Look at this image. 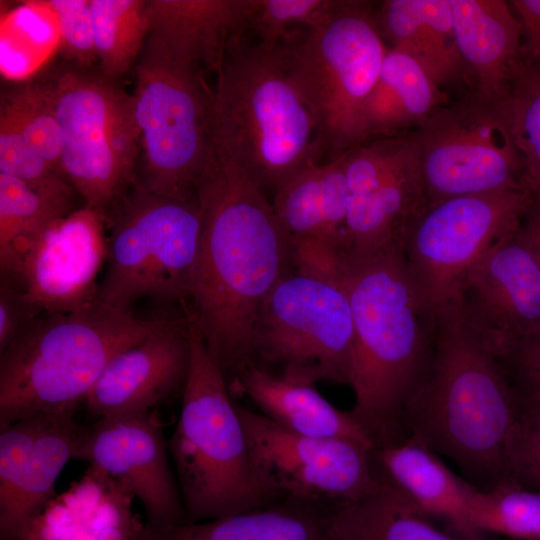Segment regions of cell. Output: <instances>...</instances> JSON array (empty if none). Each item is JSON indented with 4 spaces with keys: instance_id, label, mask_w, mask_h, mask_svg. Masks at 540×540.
I'll list each match as a JSON object with an SVG mask.
<instances>
[{
    "instance_id": "6da1fadb",
    "label": "cell",
    "mask_w": 540,
    "mask_h": 540,
    "mask_svg": "<svg viewBox=\"0 0 540 540\" xmlns=\"http://www.w3.org/2000/svg\"><path fill=\"white\" fill-rule=\"evenodd\" d=\"M201 232L191 312L228 388L252 363L264 301L294 272L290 237L264 191L215 157L197 189Z\"/></svg>"
},
{
    "instance_id": "7a4b0ae2",
    "label": "cell",
    "mask_w": 540,
    "mask_h": 540,
    "mask_svg": "<svg viewBox=\"0 0 540 540\" xmlns=\"http://www.w3.org/2000/svg\"><path fill=\"white\" fill-rule=\"evenodd\" d=\"M343 287L354 329L349 412L381 448L407 437L405 412L431 365L436 315L415 288L403 249L349 258Z\"/></svg>"
},
{
    "instance_id": "3957f363",
    "label": "cell",
    "mask_w": 540,
    "mask_h": 540,
    "mask_svg": "<svg viewBox=\"0 0 540 540\" xmlns=\"http://www.w3.org/2000/svg\"><path fill=\"white\" fill-rule=\"evenodd\" d=\"M518 404L495 352L452 302L436 313L428 374L409 402L407 437L454 462L482 491L510 482L506 445Z\"/></svg>"
},
{
    "instance_id": "277c9868",
    "label": "cell",
    "mask_w": 540,
    "mask_h": 540,
    "mask_svg": "<svg viewBox=\"0 0 540 540\" xmlns=\"http://www.w3.org/2000/svg\"><path fill=\"white\" fill-rule=\"evenodd\" d=\"M215 74L216 158L274 193L297 172L319 163L323 150L315 122L276 46L236 39Z\"/></svg>"
},
{
    "instance_id": "5b68a950",
    "label": "cell",
    "mask_w": 540,
    "mask_h": 540,
    "mask_svg": "<svg viewBox=\"0 0 540 540\" xmlns=\"http://www.w3.org/2000/svg\"><path fill=\"white\" fill-rule=\"evenodd\" d=\"M164 320L138 319L96 300L71 312L44 311L0 352V428L76 410L111 359Z\"/></svg>"
},
{
    "instance_id": "8992f818",
    "label": "cell",
    "mask_w": 540,
    "mask_h": 540,
    "mask_svg": "<svg viewBox=\"0 0 540 540\" xmlns=\"http://www.w3.org/2000/svg\"><path fill=\"white\" fill-rule=\"evenodd\" d=\"M189 315L191 364L168 441L188 521L225 518L280 502L255 469L236 403Z\"/></svg>"
},
{
    "instance_id": "52a82bcc",
    "label": "cell",
    "mask_w": 540,
    "mask_h": 540,
    "mask_svg": "<svg viewBox=\"0 0 540 540\" xmlns=\"http://www.w3.org/2000/svg\"><path fill=\"white\" fill-rule=\"evenodd\" d=\"M276 48L328 160L369 141L365 106L388 50L372 4L340 0L324 23L289 31Z\"/></svg>"
},
{
    "instance_id": "ba28073f",
    "label": "cell",
    "mask_w": 540,
    "mask_h": 540,
    "mask_svg": "<svg viewBox=\"0 0 540 540\" xmlns=\"http://www.w3.org/2000/svg\"><path fill=\"white\" fill-rule=\"evenodd\" d=\"M105 219L106 271L95 300L129 314L141 299L188 311L201 232L198 200L158 195L134 183Z\"/></svg>"
},
{
    "instance_id": "9c48e42d",
    "label": "cell",
    "mask_w": 540,
    "mask_h": 540,
    "mask_svg": "<svg viewBox=\"0 0 540 540\" xmlns=\"http://www.w3.org/2000/svg\"><path fill=\"white\" fill-rule=\"evenodd\" d=\"M205 74L146 40L135 65L132 95L142 150L135 183L152 193L197 199L198 186L215 159L213 88Z\"/></svg>"
},
{
    "instance_id": "30bf717a",
    "label": "cell",
    "mask_w": 540,
    "mask_h": 540,
    "mask_svg": "<svg viewBox=\"0 0 540 540\" xmlns=\"http://www.w3.org/2000/svg\"><path fill=\"white\" fill-rule=\"evenodd\" d=\"M48 82L61 131V174L84 206L105 216L136 182L140 133L133 97L104 75L82 70Z\"/></svg>"
},
{
    "instance_id": "8fae6325",
    "label": "cell",
    "mask_w": 540,
    "mask_h": 540,
    "mask_svg": "<svg viewBox=\"0 0 540 540\" xmlns=\"http://www.w3.org/2000/svg\"><path fill=\"white\" fill-rule=\"evenodd\" d=\"M353 342L352 311L344 287L294 271L264 301L251 364L294 383L349 386Z\"/></svg>"
},
{
    "instance_id": "7c38bea8",
    "label": "cell",
    "mask_w": 540,
    "mask_h": 540,
    "mask_svg": "<svg viewBox=\"0 0 540 540\" xmlns=\"http://www.w3.org/2000/svg\"><path fill=\"white\" fill-rule=\"evenodd\" d=\"M413 137L428 206L461 196L526 189L523 160L499 102L471 93L441 107Z\"/></svg>"
},
{
    "instance_id": "4fadbf2b",
    "label": "cell",
    "mask_w": 540,
    "mask_h": 540,
    "mask_svg": "<svg viewBox=\"0 0 540 540\" xmlns=\"http://www.w3.org/2000/svg\"><path fill=\"white\" fill-rule=\"evenodd\" d=\"M532 202L526 189L461 196L428 206L412 223L404 259L432 313L456 300L467 272L492 244L520 225Z\"/></svg>"
},
{
    "instance_id": "5bb4252c",
    "label": "cell",
    "mask_w": 540,
    "mask_h": 540,
    "mask_svg": "<svg viewBox=\"0 0 540 540\" xmlns=\"http://www.w3.org/2000/svg\"><path fill=\"white\" fill-rule=\"evenodd\" d=\"M255 469L282 500L333 507L382 487L371 450L336 438L304 436L236 404Z\"/></svg>"
},
{
    "instance_id": "9a60e30c",
    "label": "cell",
    "mask_w": 540,
    "mask_h": 540,
    "mask_svg": "<svg viewBox=\"0 0 540 540\" xmlns=\"http://www.w3.org/2000/svg\"><path fill=\"white\" fill-rule=\"evenodd\" d=\"M343 158L348 258L403 249L410 226L428 207L413 134L367 141Z\"/></svg>"
},
{
    "instance_id": "2e32d148",
    "label": "cell",
    "mask_w": 540,
    "mask_h": 540,
    "mask_svg": "<svg viewBox=\"0 0 540 540\" xmlns=\"http://www.w3.org/2000/svg\"><path fill=\"white\" fill-rule=\"evenodd\" d=\"M155 411L98 418L84 427L75 458L127 486L152 528L189 522Z\"/></svg>"
},
{
    "instance_id": "e0dca14e",
    "label": "cell",
    "mask_w": 540,
    "mask_h": 540,
    "mask_svg": "<svg viewBox=\"0 0 540 540\" xmlns=\"http://www.w3.org/2000/svg\"><path fill=\"white\" fill-rule=\"evenodd\" d=\"M454 302L467 325L496 355L540 328V260L519 226L471 267Z\"/></svg>"
},
{
    "instance_id": "ac0fdd59",
    "label": "cell",
    "mask_w": 540,
    "mask_h": 540,
    "mask_svg": "<svg viewBox=\"0 0 540 540\" xmlns=\"http://www.w3.org/2000/svg\"><path fill=\"white\" fill-rule=\"evenodd\" d=\"M76 410L41 413L0 428V540H19L56 496L83 431Z\"/></svg>"
},
{
    "instance_id": "d6986e66",
    "label": "cell",
    "mask_w": 540,
    "mask_h": 540,
    "mask_svg": "<svg viewBox=\"0 0 540 540\" xmlns=\"http://www.w3.org/2000/svg\"><path fill=\"white\" fill-rule=\"evenodd\" d=\"M105 216L83 206L52 223L23 264L22 284L43 311L65 313L95 301L107 260Z\"/></svg>"
},
{
    "instance_id": "ffe728a7",
    "label": "cell",
    "mask_w": 540,
    "mask_h": 540,
    "mask_svg": "<svg viewBox=\"0 0 540 540\" xmlns=\"http://www.w3.org/2000/svg\"><path fill=\"white\" fill-rule=\"evenodd\" d=\"M190 364L189 313L165 318L155 331L111 359L84 403L98 418L155 411L183 393Z\"/></svg>"
},
{
    "instance_id": "44dd1931",
    "label": "cell",
    "mask_w": 540,
    "mask_h": 540,
    "mask_svg": "<svg viewBox=\"0 0 540 540\" xmlns=\"http://www.w3.org/2000/svg\"><path fill=\"white\" fill-rule=\"evenodd\" d=\"M258 0H146L147 40L174 60L204 73L220 67L245 36Z\"/></svg>"
},
{
    "instance_id": "7402d4cb",
    "label": "cell",
    "mask_w": 540,
    "mask_h": 540,
    "mask_svg": "<svg viewBox=\"0 0 540 540\" xmlns=\"http://www.w3.org/2000/svg\"><path fill=\"white\" fill-rule=\"evenodd\" d=\"M381 484L428 518L444 521L460 540H484L472 526L471 507L479 489L455 474L440 456L412 437L371 450Z\"/></svg>"
},
{
    "instance_id": "603a6c76",
    "label": "cell",
    "mask_w": 540,
    "mask_h": 540,
    "mask_svg": "<svg viewBox=\"0 0 540 540\" xmlns=\"http://www.w3.org/2000/svg\"><path fill=\"white\" fill-rule=\"evenodd\" d=\"M131 490L89 466L56 495L19 540H131L143 523L133 512Z\"/></svg>"
},
{
    "instance_id": "cb8c5ba5",
    "label": "cell",
    "mask_w": 540,
    "mask_h": 540,
    "mask_svg": "<svg viewBox=\"0 0 540 540\" xmlns=\"http://www.w3.org/2000/svg\"><path fill=\"white\" fill-rule=\"evenodd\" d=\"M452 28L472 94L499 102L520 59L521 24L509 1L448 0Z\"/></svg>"
},
{
    "instance_id": "d4e9b609",
    "label": "cell",
    "mask_w": 540,
    "mask_h": 540,
    "mask_svg": "<svg viewBox=\"0 0 540 540\" xmlns=\"http://www.w3.org/2000/svg\"><path fill=\"white\" fill-rule=\"evenodd\" d=\"M229 392L232 397H249L262 415L294 433L374 447L350 412L334 407L312 385L284 380L251 364Z\"/></svg>"
},
{
    "instance_id": "484cf974",
    "label": "cell",
    "mask_w": 540,
    "mask_h": 540,
    "mask_svg": "<svg viewBox=\"0 0 540 540\" xmlns=\"http://www.w3.org/2000/svg\"><path fill=\"white\" fill-rule=\"evenodd\" d=\"M376 20L390 48L415 60L439 88L466 80L448 0H385Z\"/></svg>"
},
{
    "instance_id": "4316f807",
    "label": "cell",
    "mask_w": 540,
    "mask_h": 540,
    "mask_svg": "<svg viewBox=\"0 0 540 540\" xmlns=\"http://www.w3.org/2000/svg\"><path fill=\"white\" fill-rule=\"evenodd\" d=\"M347 202L342 154L297 172L274 193L272 205L290 239H332L343 244L349 255Z\"/></svg>"
},
{
    "instance_id": "83f0119b",
    "label": "cell",
    "mask_w": 540,
    "mask_h": 540,
    "mask_svg": "<svg viewBox=\"0 0 540 540\" xmlns=\"http://www.w3.org/2000/svg\"><path fill=\"white\" fill-rule=\"evenodd\" d=\"M328 509L284 499L220 519L162 528L143 524L131 540H326Z\"/></svg>"
},
{
    "instance_id": "f1b7e54d",
    "label": "cell",
    "mask_w": 540,
    "mask_h": 540,
    "mask_svg": "<svg viewBox=\"0 0 540 540\" xmlns=\"http://www.w3.org/2000/svg\"><path fill=\"white\" fill-rule=\"evenodd\" d=\"M440 88L407 54L388 48L365 106L369 140L423 125L441 106Z\"/></svg>"
},
{
    "instance_id": "f546056e",
    "label": "cell",
    "mask_w": 540,
    "mask_h": 540,
    "mask_svg": "<svg viewBox=\"0 0 540 540\" xmlns=\"http://www.w3.org/2000/svg\"><path fill=\"white\" fill-rule=\"evenodd\" d=\"M73 196L37 190L0 173V276L22 284L24 259L38 237L71 213Z\"/></svg>"
},
{
    "instance_id": "4dcf8cb0",
    "label": "cell",
    "mask_w": 540,
    "mask_h": 540,
    "mask_svg": "<svg viewBox=\"0 0 540 540\" xmlns=\"http://www.w3.org/2000/svg\"><path fill=\"white\" fill-rule=\"evenodd\" d=\"M391 488L327 510L326 540H460L439 530Z\"/></svg>"
},
{
    "instance_id": "1f68e13d",
    "label": "cell",
    "mask_w": 540,
    "mask_h": 540,
    "mask_svg": "<svg viewBox=\"0 0 540 540\" xmlns=\"http://www.w3.org/2000/svg\"><path fill=\"white\" fill-rule=\"evenodd\" d=\"M101 74L114 79L137 64L148 37L146 0H90Z\"/></svg>"
},
{
    "instance_id": "d6a6232c",
    "label": "cell",
    "mask_w": 540,
    "mask_h": 540,
    "mask_svg": "<svg viewBox=\"0 0 540 540\" xmlns=\"http://www.w3.org/2000/svg\"><path fill=\"white\" fill-rule=\"evenodd\" d=\"M499 104L523 160L525 187L540 201V73L519 59Z\"/></svg>"
},
{
    "instance_id": "836d02e7",
    "label": "cell",
    "mask_w": 540,
    "mask_h": 540,
    "mask_svg": "<svg viewBox=\"0 0 540 540\" xmlns=\"http://www.w3.org/2000/svg\"><path fill=\"white\" fill-rule=\"evenodd\" d=\"M470 520L482 536L494 533L519 540H540V492L512 481L493 490H478Z\"/></svg>"
},
{
    "instance_id": "e575fe53",
    "label": "cell",
    "mask_w": 540,
    "mask_h": 540,
    "mask_svg": "<svg viewBox=\"0 0 540 540\" xmlns=\"http://www.w3.org/2000/svg\"><path fill=\"white\" fill-rule=\"evenodd\" d=\"M47 165L61 175V131L48 81L20 84L2 93L1 105ZM63 177V176H62Z\"/></svg>"
},
{
    "instance_id": "d590c367",
    "label": "cell",
    "mask_w": 540,
    "mask_h": 540,
    "mask_svg": "<svg viewBox=\"0 0 540 540\" xmlns=\"http://www.w3.org/2000/svg\"><path fill=\"white\" fill-rule=\"evenodd\" d=\"M0 173L18 178L40 191L65 196L76 193L36 152L3 106H0Z\"/></svg>"
},
{
    "instance_id": "8d00e7d4",
    "label": "cell",
    "mask_w": 540,
    "mask_h": 540,
    "mask_svg": "<svg viewBox=\"0 0 540 540\" xmlns=\"http://www.w3.org/2000/svg\"><path fill=\"white\" fill-rule=\"evenodd\" d=\"M340 0H258L250 18L248 31L258 43L273 47L295 28L314 27L324 23Z\"/></svg>"
},
{
    "instance_id": "74e56055",
    "label": "cell",
    "mask_w": 540,
    "mask_h": 540,
    "mask_svg": "<svg viewBox=\"0 0 540 540\" xmlns=\"http://www.w3.org/2000/svg\"><path fill=\"white\" fill-rule=\"evenodd\" d=\"M506 463L511 481L540 492V405L518 404Z\"/></svg>"
},
{
    "instance_id": "f35d334b",
    "label": "cell",
    "mask_w": 540,
    "mask_h": 540,
    "mask_svg": "<svg viewBox=\"0 0 540 540\" xmlns=\"http://www.w3.org/2000/svg\"><path fill=\"white\" fill-rule=\"evenodd\" d=\"M54 18L64 53L81 66L97 61L90 0L44 1Z\"/></svg>"
},
{
    "instance_id": "ab89813d",
    "label": "cell",
    "mask_w": 540,
    "mask_h": 540,
    "mask_svg": "<svg viewBox=\"0 0 540 540\" xmlns=\"http://www.w3.org/2000/svg\"><path fill=\"white\" fill-rule=\"evenodd\" d=\"M520 405H540V328L514 340L497 355Z\"/></svg>"
},
{
    "instance_id": "60d3db41",
    "label": "cell",
    "mask_w": 540,
    "mask_h": 540,
    "mask_svg": "<svg viewBox=\"0 0 540 540\" xmlns=\"http://www.w3.org/2000/svg\"><path fill=\"white\" fill-rule=\"evenodd\" d=\"M294 271L303 276L342 287L348 252L338 241L321 237L290 239Z\"/></svg>"
},
{
    "instance_id": "b9f144b4",
    "label": "cell",
    "mask_w": 540,
    "mask_h": 540,
    "mask_svg": "<svg viewBox=\"0 0 540 540\" xmlns=\"http://www.w3.org/2000/svg\"><path fill=\"white\" fill-rule=\"evenodd\" d=\"M43 309L29 296L21 284L0 281V352Z\"/></svg>"
},
{
    "instance_id": "7bdbcfd3",
    "label": "cell",
    "mask_w": 540,
    "mask_h": 540,
    "mask_svg": "<svg viewBox=\"0 0 540 540\" xmlns=\"http://www.w3.org/2000/svg\"><path fill=\"white\" fill-rule=\"evenodd\" d=\"M509 4L521 24L520 59L540 73V0H512Z\"/></svg>"
},
{
    "instance_id": "ee69618b",
    "label": "cell",
    "mask_w": 540,
    "mask_h": 540,
    "mask_svg": "<svg viewBox=\"0 0 540 540\" xmlns=\"http://www.w3.org/2000/svg\"><path fill=\"white\" fill-rule=\"evenodd\" d=\"M519 232L540 260V201H533L523 216Z\"/></svg>"
}]
</instances>
